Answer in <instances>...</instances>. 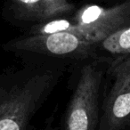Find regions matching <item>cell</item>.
Wrapping results in <instances>:
<instances>
[{
  "mask_svg": "<svg viewBox=\"0 0 130 130\" xmlns=\"http://www.w3.org/2000/svg\"><path fill=\"white\" fill-rule=\"evenodd\" d=\"M61 70L27 63L0 73V130H34V119L58 83Z\"/></svg>",
  "mask_w": 130,
  "mask_h": 130,
  "instance_id": "6da1fadb",
  "label": "cell"
},
{
  "mask_svg": "<svg viewBox=\"0 0 130 130\" xmlns=\"http://www.w3.org/2000/svg\"><path fill=\"white\" fill-rule=\"evenodd\" d=\"M104 76L98 61L83 65L59 130H99Z\"/></svg>",
  "mask_w": 130,
  "mask_h": 130,
  "instance_id": "7a4b0ae2",
  "label": "cell"
},
{
  "mask_svg": "<svg viewBox=\"0 0 130 130\" xmlns=\"http://www.w3.org/2000/svg\"><path fill=\"white\" fill-rule=\"evenodd\" d=\"M99 130H130V54L119 55L106 70Z\"/></svg>",
  "mask_w": 130,
  "mask_h": 130,
  "instance_id": "3957f363",
  "label": "cell"
},
{
  "mask_svg": "<svg viewBox=\"0 0 130 130\" xmlns=\"http://www.w3.org/2000/svg\"><path fill=\"white\" fill-rule=\"evenodd\" d=\"M96 46L97 44L70 32L29 35L11 40L5 45V48L9 51L78 60L94 56Z\"/></svg>",
  "mask_w": 130,
  "mask_h": 130,
  "instance_id": "277c9868",
  "label": "cell"
},
{
  "mask_svg": "<svg viewBox=\"0 0 130 130\" xmlns=\"http://www.w3.org/2000/svg\"><path fill=\"white\" fill-rule=\"evenodd\" d=\"M73 34L99 44L117 31L130 27V0L113 7L86 6L74 15Z\"/></svg>",
  "mask_w": 130,
  "mask_h": 130,
  "instance_id": "5b68a950",
  "label": "cell"
},
{
  "mask_svg": "<svg viewBox=\"0 0 130 130\" xmlns=\"http://www.w3.org/2000/svg\"><path fill=\"white\" fill-rule=\"evenodd\" d=\"M18 19L45 22L70 14L74 5L68 0H10Z\"/></svg>",
  "mask_w": 130,
  "mask_h": 130,
  "instance_id": "8992f818",
  "label": "cell"
},
{
  "mask_svg": "<svg viewBox=\"0 0 130 130\" xmlns=\"http://www.w3.org/2000/svg\"><path fill=\"white\" fill-rule=\"evenodd\" d=\"M98 45L102 48L117 55L130 54V27L113 33Z\"/></svg>",
  "mask_w": 130,
  "mask_h": 130,
  "instance_id": "52a82bcc",
  "label": "cell"
},
{
  "mask_svg": "<svg viewBox=\"0 0 130 130\" xmlns=\"http://www.w3.org/2000/svg\"><path fill=\"white\" fill-rule=\"evenodd\" d=\"M41 130H59L58 126L54 124V115H52L46 119L45 126L42 127Z\"/></svg>",
  "mask_w": 130,
  "mask_h": 130,
  "instance_id": "ba28073f",
  "label": "cell"
}]
</instances>
